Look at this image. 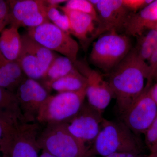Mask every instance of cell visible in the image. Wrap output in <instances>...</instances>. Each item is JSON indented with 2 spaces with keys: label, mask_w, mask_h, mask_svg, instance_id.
I'll list each match as a JSON object with an SVG mask.
<instances>
[{
  "label": "cell",
  "mask_w": 157,
  "mask_h": 157,
  "mask_svg": "<svg viewBox=\"0 0 157 157\" xmlns=\"http://www.w3.org/2000/svg\"><path fill=\"white\" fill-rule=\"evenodd\" d=\"M73 64L86 78V92L88 103L103 113L114 98L108 81L98 71L90 67L84 60H77Z\"/></svg>",
  "instance_id": "cell-11"
},
{
  "label": "cell",
  "mask_w": 157,
  "mask_h": 157,
  "mask_svg": "<svg viewBox=\"0 0 157 157\" xmlns=\"http://www.w3.org/2000/svg\"><path fill=\"white\" fill-rule=\"evenodd\" d=\"M10 24V9L8 1L0 0V33Z\"/></svg>",
  "instance_id": "cell-26"
},
{
  "label": "cell",
  "mask_w": 157,
  "mask_h": 157,
  "mask_svg": "<svg viewBox=\"0 0 157 157\" xmlns=\"http://www.w3.org/2000/svg\"><path fill=\"white\" fill-rule=\"evenodd\" d=\"M156 79V81L157 80V63L155 67L154 70L151 75V81H152L153 79Z\"/></svg>",
  "instance_id": "cell-33"
},
{
  "label": "cell",
  "mask_w": 157,
  "mask_h": 157,
  "mask_svg": "<svg viewBox=\"0 0 157 157\" xmlns=\"http://www.w3.org/2000/svg\"><path fill=\"white\" fill-rule=\"evenodd\" d=\"M76 70L73 63L68 58L57 56L41 80L42 83L53 81L72 73Z\"/></svg>",
  "instance_id": "cell-21"
},
{
  "label": "cell",
  "mask_w": 157,
  "mask_h": 157,
  "mask_svg": "<svg viewBox=\"0 0 157 157\" xmlns=\"http://www.w3.org/2000/svg\"><path fill=\"white\" fill-rule=\"evenodd\" d=\"M0 157H3L2 155V156L0 155Z\"/></svg>",
  "instance_id": "cell-36"
},
{
  "label": "cell",
  "mask_w": 157,
  "mask_h": 157,
  "mask_svg": "<svg viewBox=\"0 0 157 157\" xmlns=\"http://www.w3.org/2000/svg\"><path fill=\"white\" fill-rule=\"evenodd\" d=\"M42 84L49 93L52 90L58 93L72 92L86 88V80L76 69L66 76L53 81L43 82Z\"/></svg>",
  "instance_id": "cell-19"
},
{
  "label": "cell",
  "mask_w": 157,
  "mask_h": 157,
  "mask_svg": "<svg viewBox=\"0 0 157 157\" xmlns=\"http://www.w3.org/2000/svg\"><path fill=\"white\" fill-rule=\"evenodd\" d=\"M39 157H56L53 155L48 153L47 152L42 151V154L39 156Z\"/></svg>",
  "instance_id": "cell-34"
},
{
  "label": "cell",
  "mask_w": 157,
  "mask_h": 157,
  "mask_svg": "<svg viewBox=\"0 0 157 157\" xmlns=\"http://www.w3.org/2000/svg\"><path fill=\"white\" fill-rule=\"evenodd\" d=\"M38 144L42 151L56 157H86L89 149L70 133L65 123L45 124Z\"/></svg>",
  "instance_id": "cell-4"
},
{
  "label": "cell",
  "mask_w": 157,
  "mask_h": 157,
  "mask_svg": "<svg viewBox=\"0 0 157 157\" xmlns=\"http://www.w3.org/2000/svg\"><path fill=\"white\" fill-rule=\"evenodd\" d=\"M10 26L19 29L21 22L32 14L45 11L46 5L42 0H10Z\"/></svg>",
  "instance_id": "cell-17"
},
{
  "label": "cell",
  "mask_w": 157,
  "mask_h": 157,
  "mask_svg": "<svg viewBox=\"0 0 157 157\" xmlns=\"http://www.w3.org/2000/svg\"><path fill=\"white\" fill-rule=\"evenodd\" d=\"M17 128L9 125L0 119V152L3 157H8L13 136Z\"/></svg>",
  "instance_id": "cell-23"
},
{
  "label": "cell",
  "mask_w": 157,
  "mask_h": 157,
  "mask_svg": "<svg viewBox=\"0 0 157 157\" xmlns=\"http://www.w3.org/2000/svg\"><path fill=\"white\" fill-rule=\"evenodd\" d=\"M21 46V36L17 28L10 26L0 33V52L9 60H17Z\"/></svg>",
  "instance_id": "cell-20"
},
{
  "label": "cell",
  "mask_w": 157,
  "mask_h": 157,
  "mask_svg": "<svg viewBox=\"0 0 157 157\" xmlns=\"http://www.w3.org/2000/svg\"><path fill=\"white\" fill-rule=\"evenodd\" d=\"M86 90L84 88L78 91L49 95L40 108L37 122L45 125L70 120L84 104L86 97Z\"/></svg>",
  "instance_id": "cell-5"
},
{
  "label": "cell",
  "mask_w": 157,
  "mask_h": 157,
  "mask_svg": "<svg viewBox=\"0 0 157 157\" xmlns=\"http://www.w3.org/2000/svg\"><path fill=\"white\" fill-rule=\"evenodd\" d=\"M157 157V151L150 152L148 155L147 156V157Z\"/></svg>",
  "instance_id": "cell-35"
},
{
  "label": "cell",
  "mask_w": 157,
  "mask_h": 157,
  "mask_svg": "<svg viewBox=\"0 0 157 157\" xmlns=\"http://www.w3.org/2000/svg\"><path fill=\"white\" fill-rule=\"evenodd\" d=\"M45 4L47 6H55L58 7L59 4L64 2H67V1L66 0H47L45 1Z\"/></svg>",
  "instance_id": "cell-31"
},
{
  "label": "cell",
  "mask_w": 157,
  "mask_h": 157,
  "mask_svg": "<svg viewBox=\"0 0 157 157\" xmlns=\"http://www.w3.org/2000/svg\"><path fill=\"white\" fill-rule=\"evenodd\" d=\"M102 113L84 102L76 115L64 123L70 133L89 148L101 131Z\"/></svg>",
  "instance_id": "cell-9"
},
{
  "label": "cell",
  "mask_w": 157,
  "mask_h": 157,
  "mask_svg": "<svg viewBox=\"0 0 157 157\" xmlns=\"http://www.w3.org/2000/svg\"><path fill=\"white\" fill-rule=\"evenodd\" d=\"M144 135L145 144L150 152L157 151V117Z\"/></svg>",
  "instance_id": "cell-25"
},
{
  "label": "cell",
  "mask_w": 157,
  "mask_h": 157,
  "mask_svg": "<svg viewBox=\"0 0 157 157\" xmlns=\"http://www.w3.org/2000/svg\"><path fill=\"white\" fill-rule=\"evenodd\" d=\"M69 18L70 34L84 43L89 41L90 37L95 38L97 26L95 21L89 14L70 10L65 6L60 7Z\"/></svg>",
  "instance_id": "cell-15"
},
{
  "label": "cell",
  "mask_w": 157,
  "mask_h": 157,
  "mask_svg": "<svg viewBox=\"0 0 157 157\" xmlns=\"http://www.w3.org/2000/svg\"><path fill=\"white\" fill-rule=\"evenodd\" d=\"M103 157H144L141 154V153L134 152H122L114 153Z\"/></svg>",
  "instance_id": "cell-30"
},
{
  "label": "cell",
  "mask_w": 157,
  "mask_h": 157,
  "mask_svg": "<svg viewBox=\"0 0 157 157\" xmlns=\"http://www.w3.org/2000/svg\"><path fill=\"white\" fill-rule=\"evenodd\" d=\"M65 7L70 10L79 11L90 15L98 22V14L95 8L87 0H70L67 1Z\"/></svg>",
  "instance_id": "cell-24"
},
{
  "label": "cell",
  "mask_w": 157,
  "mask_h": 157,
  "mask_svg": "<svg viewBox=\"0 0 157 157\" xmlns=\"http://www.w3.org/2000/svg\"><path fill=\"white\" fill-rule=\"evenodd\" d=\"M149 68L132 48L126 57L109 73L108 82L116 100L120 116L125 112L149 83Z\"/></svg>",
  "instance_id": "cell-1"
},
{
  "label": "cell",
  "mask_w": 157,
  "mask_h": 157,
  "mask_svg": "<svg viewBox=\"0 0 157 157\" xmlns=\"http://www.w3.org/2000/svg\"><path fill=\"white\" fill-rule=\"evenodd\" d=\"M150 93L152 98L154 100L157 105V80L154 85L151 86L150 89Z\"/></svg>",
  "instance_id": "cell-32"
},
{
  "label": "cell",
  "mask_w": 157,
  "mask_h": 157,
  "mask_svg": "<svg viewBox=\"0 0 157 157\" xmlns=\"http://www.w3.org/2000/svg\"><path fill=\"white\" fill-rule=\"evenodd\" d=\"M0 119L15 128L25 123L15 93L1 86Z\"/></svg>",
  "instance_id": "cell-16"
},
{
  "label": "cell",
  "mask_w": 157,
  "mask_h": 157,
  "mask_svg": "<svg viewBox=\"0 0 157 157\" xmlns=\"http://www.w3.org/2000/svg\"><path fill=\"white\" fill-rule=\"evenodd\" d=\"M132 49V42L128 36L116 31H109L100 36L93 44L90 62L109 74Z\"/></svg>",
  "instance_id": "cell-3"
},
{
  "label": "cell",
  "mask_w": 157,
  "mask_h": 157,
  "mask_svg": "<svg viewBox=\"0 0 157 157\" xmlns=\"http://www.w3.org/2000/svg\"><path fill=\"white\" fill-rule=\"evenodd\" d=\"M137 38V45L133 48L141 59L148 60L157 45V29H150Z\"/></svg>",
  "instance_id": "cell-22"
},
{
  "label": "cell",
  "mask_w": 157,
  "mask_h": 157,
  "mask_svg": "<svg viewBox=\"0 0 157 157\" xmlns=\"http://www.w3.org/2000/svg\"><path fill=\"white\" fill-rule=\"evenodd\" d=\"M28 35L52 51L67 57L73 63L77 60L79 45L69 35L51 22L27 29Z\"/></svg>",
  "instance_id": "cell-7"
},
{
  "label": "cell",
  "mask_w": 157,
  "mask_h": 157,
  "mask_svg": "<svg viewBox=\"0 0 157 157\" xmlns=\"http://www.w3.org/2000/svg\"><path fill=\"white\" fill-rule=\"evenodd\" d=\"M149 64H148L149 68L150 75L149 82L151 83L152 82L151 77L153 70L155 67L157 63V45L155 48L154 50L152 53L151 56L148 59Z\"/></svg>",
  "instance_id": "cell-29"
},
{
  "label": "cell",
  "mask_w": 157,
  "mask_h": 157,
  "mask_svg": "<svg viewBox=\"0 0 157 157\" xmlns=\"http://www.w3.org/2000/svg\"><path fill=\"white\" fill-rule=\"evenodd\" d=\"M26 78L17 61L9 60L0 52V86L15 93Z\"/></svg>",
  "instance_id": "cell-18"
},
{
  "label": "cell",
  "mask_w": 157,
  "mask_h": 157,
  "mask_svg": "<svg viewBox=\"0 0 157 157\" xmlns=\"http://www.w3.org/2000/svg\"><path fill=\"white\" fill-rule=\"evenodd\" d=\"M59 29L69 35L70 34V24L69 18L67 15L62 14L60 17L52 23Z\"/></svg>",
  "instance_id": "cell-28"
},
{
  "label": "cell",
  "mask_w": 157,
  "mask_h": 157,
  "mask_svg": "<svg viewBox=\"0 0 157 157\" xmlns=\"http://www.w3.org/2000/svg\"><path fill=\"white\" fill-rule=\"evenodd\" d=\"M15 94L25 122H37L40 108L49 93L39 82L27 77Z\"/></svg>",
  "instance_id": "cell-12"
},
{
  "label": "cell",
  "mask_w": 157,
  "mask_h": 157,
  "mask_svg": "<svg viewBox=\"0 0 157 157\" xmlns=\"http://www.w3.org/2000/svg\"><path fill=\"white\" fill-rule=\"evenodd\" d=\"M21 36L22 46L16 61L27 77L38 81L42 80L57 56L35 41L27 33Z\"/></svg>",
  "instance_id": "cell-6"
},
{
  "label": "cell",
  "mask_w": 157,
  "mask_h": 157,
  "mask_svg": "<svg viewBox=\"0 0 157 157\" xmlns=\"http://www.w3.org/2000/svg\"><path fill=\"white\" fill-rule=\"evenodd\" d=\"M98 14L95 38L111 31L124 29L133 14L124 6L122 0H90Z\"/></svg>",
  "instance_id": "cell-10"
},
{
  "label": "cell",
  "mask_w": 157,
  "mask_h": 157,
  "mask_svg": "<svg viewBox=\"0 0 157 157\" xmlns=\"http://www.w3.org/2000/svg\"><path fill=\"white\" fill-rule=\"evenodd\" d=\"M42 124L24 123L15 130L8 157H39L38 138Z\"/></svg>",
  "instance_id": "cell-13"
},
{
  "label": "cell",
  "mask_w": 157,
  "mask_h": 157,
  "mask_svg": "<svg viewBox=\"0 0 157 157\" xmlns=\"http://www.w3.org/2000/svg\"><path fill=\"white\" fill-rule=\"evenodd\" d=\"M157 26V0L141 9L133 13L128 21L124 30L126 35L138 37L146 30L156 28Z\"/></svg>",
  "instance_id": "cell-14"
},
{
  "label": "cell",
  "mask_w": 157,
  "mask_h": 157,
  "mask_svg": "<svg viewBox=\"0 0 157 157\" xmlns=\"http://www.w3.org/2000/svg\"><path fill=\"white\" fill-rule=\"evenodd\" d=\"M124 6L131 12L135 13L145 8L153 0H122Z\"/></svg>",
  "instance_id": "cell-27"
},
{
  "label": "cell",
  "mask_w": 157,
  "mask_h": 157,
  "mask_svg": "<svg viewBox=\"0 0 157 157\" xmlns=\"http://www.w3.org/2000/svg\"><path fill=\"white\" fill-rule=\"evenodd\" d=\"M141 150L139 136L121 121H110L104 118L100 133L89 148L86 157H103L122 152L141 153Z\"/></svg>",
  "instance_id": "cell-2"
},
{
  "label": "cell",
  "mask_w": 157,
  "mask_h": 157,
  "mask_svg": "<svg viewBox=\"0 0 157 157\" xmlns=\"http://www.w3.org/2000/svg\"><path fill=\"white\" fill-rule=\"evenodd\" d=\"M151 87L147 86L143 93L121 116V120L138 136L144 134L157 117V105L150 93Z\"/></svg>",
  "instance_id": "cell-8"
},
{
  "label": "cell",
  "mask_w": 157,
  "mask_h": 157,
  "mask_svg": "<svg viewBox=\"0 0 157 157\" xmlns=\"http://www.w3.org/2000/svg\"><path fill=\"white\" fill-rule=\"evenodd\" d=\"M156 29H157V27H156Z\"/></svg>",
  "instance_id": "cell-37"
}]
</instances>
